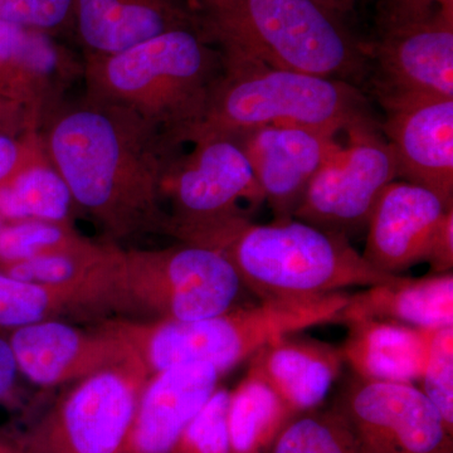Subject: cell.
I'll return each mask as SVG.
<instances>
[{
  "mask_svg": "<svg viewBox=\"0 0 453 453\" xmlns=\"http://www.w3.org/2000/svg\"><path fill=\"white\" fill-rule=\"evenodd\" d=\"M41 134L74 204L112 240L166 235L163 181L180 146L135 113L86 98L59 106Z\"/></svg>",
  "mask_w": 453,
  "mask_h": 453,
  "instance_id": "1",
  "label": "cell"
},
{
  "mask_svg": "<svg viewBox=\"0 0 453 453\" xmlns=\"http://www.w3.org/2000/svg\"><path fill=\"white\" fill-rule=\"evenodd\" d=\"M189 244L222 253L259 301L315 299L405 279L375 270L345 235L295 219L258 225L237 216Z\"/></svg>",
  "mask_w": 453,
  "mask_h": 453,
  "instance_id": "2",
  "label": "cell"
},
{
  "mask_svg": "<svg viewBox=\"0 0 453 453\" xmlns=\"http://www.w3.org/2000/svg\"><path fill=\"white\" fill-rule=\"evenodd\" d=\"M222 73L219 49L199 29H177L116 55L85 56L83 98L135 113L181 146L204 119Z\"/></svg>",
  "mask_w": 453,
  "mask_h": 453,
  "instance_id": "3",
  "label": "cell"
},
{
  "mask_svg": "<svg viewBox=\"0 0 453 453\" xmlns=\"http://www.w3.org/2000/svg\"><path fill=\"white\" fill-rule=\"evenodd\" d=\"M202 35L223 59L347 81L365 50L339 14L314 0H198ZM348 82V81H347Z\"/></svg>",
  "mask_w": 453,
  "mask_h": 453,
  "instance_id": "4",
  "label": "cell"
},
{
  "mask_svg": "<svg viewBox=\"0 0 453 453\" xmlns=\"http://www.w3.org/2000/svg\"><path fill=\"white\" fill-rule=\"evenodd\" d=\"M349 296L336 292L315 299L261 301L189 323L118 319L100 326L124 340L150 375L183 363H208L225 374L276 340L335 323Z\"/></svg>",
  "mask_w": 453,
  "mask_h": 453,
  "instance_id": "5",
  "label": "cell"
},
{
  "mask_svg": "<svg viewBox=\"0 0 453 453\" xmlns=\"http://www.w3.org/2000/svg\"><path fill=\"white\" fill-rule=\"evenodd\" d=\"M223 73L189 142L234 139L266 127H301L338 135L371 121L365 97L347 81L223 59Z\"/></svg>",
  "mask_w": 453,
  "mask_h": 453,
  "instance_id": "6",
  "label": "cell"
},
{
  "mask_svg": "<svg viewBox=\"0 0 453 453\" xmlns=\"http://www.w3.org/2000/svg\"><path fill=\"white\" fill-rule=\"evenodd\" d=\"M242 288L228 259L213 250L184 243L160 250L121 249L116 311L189 323L234 308Z\"/></svg>",
  "mask_w": 453,
  "mask_h": 453,
  "instance_id": "7",
  "label": "cell"
},
{
  "mask_svg": "<svg viewBox=\"0 0 453 453\" xmlns=\"http://www.w3.org/2000/svg\"><path fill=\"white\" fill-rule=\"evenodd\" d=\"M149 377L134 354L76 381L18 443L27 453H121Z\"/></svg>",
  "mask_w": 453,
  "mask_h": 453,
  "instance_id": "8",
  "label": "cell"
},
{
  "mask_svg": "<svg viewBox=\"0 0 453 453\" xmlns=\"http://www.w3.org/2000/svg\"><path fill=\"white\" fill-rule=\"evenodd\" d=\"M189 154L179 155L163 181L170 204L166 235L189 243L213 226L246 216L241 201L265 202L251 164L234 139L204 138Z\"/></svg>",
  "mask_w": 453,
  "mask_h": 453,
  "instance_id": "9",
  "label": "cell"
},
{
  "mask_svg": "<svg viewBox=\"0 0 453 453\" xmlns=\"http://www.w3.org/2000/svg\"><path fill=\"white\" fill-rule=\"evenodd\" d=\"M342 145L310 184L294 219L330 234L365 231L384 189L398 178L392 149L375 122L347 131Z\"/></svg>",
  "mask_w": 453,
  "mask_h": 453,
  "instance_id": "10",
  "label": "cell"
},
{
  "mask_svg": "<svg viewBox=\"0 0 453 453\" xmlns=\"http://www.w3.org/2000/svg\"><path fill=\"white\" fill-rule=\"evenodd\" d=\"M334 405L357 453H453V429L413 384L357 377Z\"/></svg>",
  "mask_w": 453,
  "mask_h": 453,
  "instance_id": "11",
  "label": "cell"
},
{
  "mask_svg": "<svg viewBox=\"0 0 453 453\" xmlns=\"http://www.w3.org/2000/svg\"><path fill=\"white\" fill-rule=\"evenodd\" d=\"M380 100L453 98V8L386 13L375 44Z\"/></svg>",
  "mask_w": 453,
  "mask_h": 453,
  "instance_id": "12",
  "label": "cell"
},
{
  "mask_svg": "<svg viewBox=\"0 0 453 453\" xmlns=\"http://www.w3.org/2000/svg\"><path fill=\"white\" fill-rule=\"evenodd\" d=\"M383 135L395 155L398 178L431 190L453 207V98L381 101Z\"/></svg>",
  "mask_w": 453,
  "mask_h": 453,
  "instance_id": "13",
  "label": "cell"
},
{
  "mask_svg": "<svg viewBox=\"0 0 453 453\" xmlns=\"http://www.w3.org/2000/svg\"><path fill=\"white\" fill-rule=\"evenodd\" d=\"M82 73L83 64L53 35L0 19V95L25 109L35 133Z\"/></svg>",
  "mask_w": 453,
  "mask_h": 453,
  "instance_id": "14",
  "label": "cell"
},
{
  "mask_svg": "<svg viewBox=\"0 0 453 453\" xmlns=\"http://www.w3.org/2000/svg\"><path fill=\"white\" fill-rule=\"evenodd\" d=\"M242 148L275 220L294 219L316 174L338 153L336 135L308 127H259L234 138Z\"/></svg>",
  "mask_w": 453,
  "mask_h": 453,
  "instance_id": "15",
  "label": "cell"
},
{
  "mask_svg": "<svg viewBox=\"0 0 453 453\" xmlns=\"http://www.w3.org/2000/svg\"><path fill=\"white\" fill-rule=\"evenodd\" d=\"M8 340L20 374L41 387L85 380L135 354L124 340L103 326L86 332L59 320L19 327Z\"/></svg>",
  "mask_w": 453,
  "mask_h": 453,
  "instance_id": "16",
  "label": "cell"
},
{
  "mask_svg": "<svg viewBox=\"0 0 453 453\" xmlns=\"http://www.w3.org/2000/svg\"><path fill=\"white\" fill-rule=\"evenodd\" d=\"M447 210L431 190L410 181H392L372 210L363 257L389 275H401L425 262Z\"/></svg>",
  "mask_w": 453,
  "mask_h": 453,
  "instance_id": "17",
  "label": "cell"
},
{
  "mask_svg": "<svg viewBox=\"0 0 453 453\" xmlns=\"http://www.w3.org/2000/svg\"><path fill=\"white\" fill-rule=\"evenodd\" d=\"M220 375L208 363H183L151 374L121 453H170L219 388Z\"/></svg>",
  "mask_w": 453,
  "mask_h": 453,
  "instance_id": "18",
  "label": "cell"
},
{
  "mask_svg": "<svg viewBox=\"0 0 453 453\" xmlns=\"http://www.w3.org/2000/svg\"><path fill=\"white\" fill-rule=\"evenodd\" d=\"M85 56H111L199 20L175 0H73V25Z\"/></svg>",
  "mask_w": 453,
  "mask_h": 453,
  "instance_id": "19",
  "label": "cell"
},
{
  "mask_svg": "<svg viewBox=\"0 0 453 453\" xmlns=\"http://www.w3.org/2000/svg\"><path fill=\"white\" fill-rule=\"evenodd\" d=\"M294 335L259 349L249 372L265 381L292 413L299 414L324 401L344 357L334 345Z\"/></svg>",
  "mask_w": 453,
  "mask_h": 453,
  "instance_id": "20",
  "label": "cell"
},
{
  "mask_svg": "<svg viewBox=\"0 0 453 453\" xmlns=\"http://www.w3.org/2000/svg\"><path fill=\"white\" fill-rule=\"evenodd\" d=\"M349 334L342 348L344 362L363 380L410 383L421 380L438 329H422L393 321L345 324Z\"/></svg>",
  "mask_w": 453,
  "mask_h": 453,
  "instance_id": "21",
  "label": "cell"
},
{
  "mask_svg": "<svg viewBox=\"0 0 453 453\" xmlns=\"http://www.w3.org/2000/svg\"><path fill=\"white\" fill-rule=\"evenodd\" d=\"M365 319L422 329L453 326V273L405 277L402 282L372 286L350 295L335 323Z\"/></svg>",
  "mask_w": 453,
  "mask_h": 453,
  "instance_id": "22",
  "label": "cell"
},
{
  "mask_svg": "<svg viewBox=\"0 0 453 453\" xmlns=\"http://www.w3.org/2000/svg\"><path fill=\"white\" fill-rule=\"evenodd\" d=\"M109 311L97 292L77 285L14 279L0 271V327L16 330L65 315Z\"/></svg>",
  "mask_w": 453,
  "mask_h": 453,
  "instance_id": "23",
  "label": "cell"
},
{
  "mask_svg": "<svg viewBox=\"0 0 453 453\" xmlns=\"http://www.w3.org/2000/svg\"><path fill=\"white\" fill-rule=\"evenodd\" d=\"M294 416L265 381L247 372L229 399L231 453H268Z\"/></svg>",
  "mask_w": 453,
  "mask_h": 453,
  "instance_id": "24",
  "label": "cell"
},
{
  "mask_svg": "<svg viewBox=\"0 0 453 453\" xmlns=\"http://www.w3.org/2000/svg\"><path fill=\"white\" fill-rule=\"evenodd\" d=\"M73 196L49 157L20 170L0 186V222L71 223Z\"/></svg>",
  "mask_w": 453,
  "mask_h": 453,
  "instance_id": "25",
  "label": "cell"
},
{
  "mask_svg": "<svg viewBox=\"0 0 453 453\" xmlns=\"http://www.w3.org/2000/svg\"><path fill=\"white\" fill-rule=\"evenodd\" d=\"M73 223L18 220L0 226V266L79 251L89 242Z\"/></svg>",
  "mask_w": 453,
  "mask_h": 453,
  "instance_id": "26",
  "label": "cell"
},
{
  "mask_svg": "<svg viewBox=\"0 0 453 453\" xmlns=\"http://www.w3.org/2000/svg\"><path fill=\"white\" fill-rule=\"evenodd\" d=\"M268 453H357L353 434L335 405L295 414Z\"/></svg>",
  "mask_w": 453,
  "mask_h": 453,
  "instance_id": "27",
  "label": "cell"
},
{
  "mask_svg": "<svg viewBox=\"0 0 453 453\" xmlns=\"http://www.w3.org/2000/svg\"><path fill=\"white\" fill-rule=\"evenodd\" d=\"M231 392L217 388L178 437L170 453H231L228 408Z\"/></svg>",
  "mask_w": 453,
  "mask_h": 453,
  "instance_id": "28",
  "label": "cell"
},
{
  "mask_svg": "<svg viewBox=\"0 0 453 453\" xmlns=\"http://www.w3.org/2000/svg\"><path fill=\"white\" fill-rule=\"evenodd\" d=\"M421 380L422 392L453 429V326L434 333Z\"/></svg>",
  "mask_w": 453,
  "mask_h": 453,
  "instance_id": "29",
  "label": "cell"
},
{
  "mask_svg": "<svg viewBox=\"0 0 453 453\" xmlns=\"http://www.w3.org/2000/svg\"><path fill=\"white\" fill-rule=\"evenodd\" d=\"M73 0H0V19L55 35L71 28Z\"/></svg>",
  "mask_w": 453,
  "mask_h": 453,
  "instance_id": "30",
  "label": "cell"
},
{
  "mask_svg": "<svg viewBox=\"0 0 453 453\" xmlns=\"http://www.w3.org/2000/svg\"><path fill=\"white\" fill-rule=\"evenodd\" d=\"M47 157L49 155L41 133L22 135L0 133V186L7 183L20 170Z\"/></svg>",
  "mask_w": 453,
  "mask_h": 453,
  "instance_id": "31",
  "label": "cell"
},
{
  "mask_svg": "<svg viewBox=\"0 0 453 453\" xmlns=\"http://www.w3.org/2000/svg\"><path fill=\"white\" fill-rule=\"evenodd\" d=\"M431 275H446L453 268V208L443 213L429 246L426 261Z\"/></svg>",
  "mask_w": 453,
  "mask_h": 453,
  "instance_id": "32",
  "label": "cell"
},
{
  "mask_svg": "<svg viewBox=\"0 0 453 453\" xmlns=\"http://www.w3.org/2000/svg\"><path fill=\"white\" fill-rule=\"evenodd\" d=\"M0 133L22 135L35 133L31 129L28 116L19 104L0 95Z\"/></svg>",
  "mask_w": 453,
  "mask_h": 453,
  "instance_id": "33",
  "label": "cell"
},
{
  "mask_svg": "<svg viewBox=\"0 0 453 453\" xmlns=\"http://www.w3.org/2000/svg\"><path fill=\"white\" fill-rule=\"evenodd\" d=\"M19 374L16 356L8 339L0 336V401L12 392Z\"/></svg>",
  "mask_w": 453,
  "mask_h": 453,
  "instance_id": "34",
  "label": "cell"
},
{
  "mask_svg": "<svg viewBox=\"0 0 453 453\" xmlns=\"http://www.w3.org/2000/svg\"><path fill=\"white\" fill-rule=\"evenodd\" d=\"M386 13L417 14L434 8H453V0H384Z\"/></svg>",
  "mask_w": 453,
  "mask_h": 453,
  "instance_id": "35",
  "label": "cell"
},
{
  "mask_svg": "<svg viewBox=\"0 0 453 453\" xmlns=\"http://www.w3.org/2000/svg\"><path fill=\"white\" fill-rule=\"evenodd\" d=\"M0 453H27L18 441L11 440V438L3 436L0 434Z\"/></svg>",
  "mask_w": 453,
  "mask_h": 453,
  "instance_id": "36",
  "label": "cell"
},
{
  "mask_svg": "<svg viewBox=\"0 0 453 453\" xmlns=\"http://www.w3.org/2000/svg\"><path fill=\"white\" fill-rule=\"evenodd\" d=\"M314 2L324 5V7L332 9V11L339 14L340 12L347 11L351 0H314Z\"/></svg>",
  "mask_w": 453,
  "mask_h": 453,
  "instance_id": "37",
  "label": "cell"
},
{
  "mask_svg": "<svg viewBox=\"0 0 453 453\" xmlns=\"http://www.w3.org/2000/svg\"><path fill=\"white\" fill-rule=\"evenodd\" d=\"M184 3H186L187 7L189 8L193 13L196 14L199 9L198 0H184Z\"/></svg>",
  "mask_w": 453,
  "mask_h": 453,
  "instance_id": "38",
  "label": "cell"
}]
</instances>
